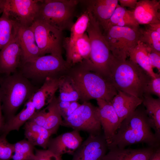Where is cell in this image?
<instances>
[{
	"label": "cell",
	"instance_id": "obj_1",
	"mask_svg": "<svg viewBox=\"0 0 160 160\" xmlns=\"http://www.w3.org/2000/svg\"><path fill=\"white\" fill-rule=\"evenodd\" d=\"M145 107L142 104L120 124L108 149L126 147L139 143L148 146L160 147V140L152 130Z\"/></svg>",
	"mask_w": 160,
	"mask_h": 160
},
{
	"label": "cell",
	"instance_id": "obj_2",
	"mask_svg": "<svg viewBox=\"0 0 160 160\" xmlns=\"http://www.w3.org/2000/svg\"><path fill=\"white\" fill-rule=\"evenodd\" d=\"M73 68L67 76L83 101L101 99L111 103L118 91L109 79L81 64Z\"/></svg>",
	"mask_w": 160,
	"mask_h": 160
},
{
	"label": "cell",
	"instance_id": "obj_3",
	"mask_svg": "<svg viewBox=\"0 0 160 160\" xmlns=\"http://www.w3.org/2000/svg\"><path fill=\"white\" fill-rule=\"evenodd\" d=\"M151 78L129 59L119 60L113 57L109 66L108 78L117 91L142 99Z\"/></svg>",
	"mask_w": 160,
	"mask_h": 160
},
{
	"label": "cell",
	"instance_id": "obj_4",
	"mask_svg": "<svg viewBox=\"0 0 160 160\" xmlns=\"http://www.w3.org/2000/svg\"><path fill=\"white\" fill-rule=\"evenodd\" d=\"M35 92L34 87L22 73L0 76V97L5 121L15 115Z\"/></svg>",
	"mask_w": 160,
	"mask_h": 160
},
{
	"label": "cell",
	"instance_id": "obj_5",
	"mask_svg": "<svg viewBox=\"0 0 160 160\" xmlns=\"http://www.w3.org/2000/svg\"><path fill=\"white\" fill-rule=\"evenodd\" d=\"M88 11L90 20L86 33L90 40L91 49L88 62L83 64L91 70L109 78V67L113 56L99 24Z\"/></svg>",
	"mask_w": 160,
	"mask_h": 160
},
{
	"label": "cell",
	"instance_id": "obj_6",
	"mask_svg": "<svg viewBox=\"0 0 160 160\" xmlns=\"http://www.w3.org/2000/svg\"><path fill=\"white\" fill-rule=\"evenodd\" d=\"M79 3V0H41L36 19L62 31L70 30L74 23L75 9Z\"/></svg>",
	"mask_w": 160,
	"mask_h": 160
},
{
	"label": "cell",
	"instance_id": "obj_7",
	"mask_svg": "<svg viewBox=\"0 0 160 160\" xmlns=\"http://www.w3.org/2000/svg\"><path fill=\"white\" fill-rule=\"evenodd\" d=\"M140 28L120 27L110 23L101 28L109 48L115 58L119 60H127L130 52L139 41Z\"/></svg>",
	"mask_w": 160,
	"mask_h": 160
},
{
	"label": "cell",
	"instance_id": "obj_8",
	"mask_svg": "<svg viewBox=\"0 0 160 160\" xmlns=\"http://www.w3.org/2000/svg\"><path fill=\"white\" fill-rule=\"evenodd\" d=\"M20 68L24 76L35 80H45L70 68L62 55L52 54L39 56L25 62Z\"/></svg>",
	"mask_w": 160,
	"mask_h": 160
},
{
	"label": "cell",
	"instance_id": "obj_9",
	"mask_svg": "<svg viewBox=\"0 0 160 160\" xmlns=\"http://www.w3.org/2000/svg\"><path fill=\"white\" fill-rule=\"evenodd\" d=\"M61 126L86 132L89 135L101 134L97 107L88 101L83 102L71 114L64 119Z\"/></svg>",
	"mask_w": 160,
	"mask_h": 160
},
{
	"label": "cell",
	"instance_id": "obj_10",
	"mask_svg": "<svg viewBox=\"0 0 160 160\" xmlns=\"http://www.w3.org/2000/svg\"><path fill=\"white\" fill-rule=\"evenodd\" d=\"M31 27L42 56L46 54L62 55L64 39L63 31L37 19Z\"/></svg>",
	"mask_w": 160,
	"mask_h": 160
},
{
	"label": "cell",
	"instance_id": "obj_11",
	"mask_svg": "<svg viewBox=\"0 0 160 160\" xmlns=\"http://www.w3.org/2000/svg\"><path fill=\"white\" fill-rule=\"evenodd\" d=\"M41 0H5L3 13L15 23L30 26L37 17Z\"/></svg>",
	"mask_w": 160,
	"mask_h": 160
},
{
	"label": "cell",
	"instance_id": "obj_12",
	"mask_svg": "<svg viewBox=\"0 0 160 160\" xmlns=\"http://www.w3.org/2000/svg\"><path fill=\"white\" fill-rule=\"evenodd\" d=\"M108 149L103 135H89L75 152L71 160H102Z\"/></svg>",
	"mask_w": 160,
	"mask_h": 160
},
{
	"label": "cell",
	"instance_id": "obj_13",
	"mask_svg": "<svg viewBox=\"0 0 160 160\" xmlns=\"http://www.w3.org/2000/svg\"><path fill=\"white\" fill-rule=\"evenodd\" d=\"M23 62V51L15 33L11 40L0 51V74L14 73Z\"/></svg>",
	"mask_w": 160,
	"mask_h": 160
},
{
	"label": "cell",
	"instance_id": "obj_14",
	"mask_svg": "<svg viewBox=\"0 0 160 160\" xmlns=\"http://www.w3.org/2000/svg\"><path fill=\"white\" fill-rule=\"evenodd\" d=\"M96 100L99 118L108 145L111 143L120 125L119 119L111 103L101 99Z\"/></svg>",
	"mask_w": 160,
	"mask_h": 160
},
{
	"label": "cell",
	"instance_id": "obj_15",
	"mask_svg": "<svg viewBox=\"0 0 160 160\" xmlns=\"http://www.w3.org/2000/svg\"><path fill=\"white\" fill-rule=\"evenodd\" d=\"M79 132L73 130L55 138H50L47 149L60 156L65 154L73 155L82 142V139Z\"/></svg>",
	"mask_w": 160,
	"mask_h": 160
},
{
	"label": "cell",
	"instance_id": "obj_16",
	"mask_svg": "<svg viewBox=\"0 0 160 160\" xmlns=\"http://www.w3.org/2000/svg\"><path fill=\"white\" fill-rule=\"evenodd\" d=\"M63 47L66 50V61L70 68L76 64L88 62L91 47L90 40L86 32L73 42H63Z\"/></svg>",
	"mask_w": 160,
	"mask_h": 160
},
{
	"label": "cell",
	"instance_id": "obj_17",
	"mask_svg": "<svg viewBox=\"0 0 160 160\" xmlns=\"http://www.w3.org/2000/svg\"><path fill=\"white\" fill-rule=\"evenodd\" d=\"M15 24V35L23 51V63L42 56L31 26H22Z\"/></svg>",
	"mask_w": 160,
	"mask_h": 160
},
{
	"label": "cell",
	"instance_id": "obj_18",
	"mask_svg": "<svg viewBox=\"0 0 160 160\" xmlns=\"http://www.w3.org/2000/svg\"><path fill=\"white\" fill-rule=\"evenodd\" d=\"M98 22L101 28L110 19L118 4V0H79Z\"/></svg>",
	"mask_w": 160,
	"mask_h": 160
},
{
	"label": "cell",
	"instance_id": "obj_19",
	"mask_svg": "<svg viewBox=\"0 0 160 160\" xmlns=\"http://www.w3.org/2000/svg\"><path fill=\"white\" fill-rule=\"evenodd\" d=\"M160 1L140 0L133 9L134 17L140 24L160 23Z\"/></svg>",
	"mask_w": 160,
	"mask_h": 160
},
{
	"label": "cell",
	"instance_id": "obj_20",
	"mask_svg": "<svg viewBox=\"0 0 160 160\" xmlns=\"http://www.w3.org/2000/svg\"><path fill=\"white\" fill-rule=\"evenodd\" d=\"M158 147L148 146L139 149L113 148L108 149L109 151L102 160H150Z\"/></svg>",
	"mask_w": 160,
	"mask_h": 160
},
{
	"label": "cell",
	"instance_id": "obj_21",
	"mask_svg": "<svg viewBox=\"0 0 160 160\" xmlns=\"http://www.w3.org/2000/svg\"><path fill=\"white\" fill-rule=\"evenodd\" d=\"M60 80V78L47 77L41 87L34 93L31 98L36 111L41 110L53 100L58 89Z\"/></svg>",
	"mask_w": 160,
	"mask_h": 160
},
{
	"label": "cell",
	"instance_id": "obj_22",
	"mask_svg": "<svg viewBox=\"0 0 160 160\" xmlns=\"http://www.w3.org/2000/svg\"><path fill=\"white\" fill-rule=\"evenodd\" d=\"M142 99L118 91L111 103L116 112L120 124L142 104Z\"/></svg>",
	"mask_w": 160,
	"mask_h": 160
},
{
	"label": "cell",
	"instance_id": "obj_23",
	"mask_svg": "<svg viewBox=\"0 0 160 160\" xmlns=\"http://www.w3.org/2000/svg\"><path fill=\"white\" fill-rule=\"evenodd\" d=\"M24 135L25 138L34 146H39L46 149L52 135L43 127L38 125L29 121L24 126Z\"/></svg>",
	"mask_w": 160,
	"mask_h": 160
},
{
	"label": "cell",
	"instance_id": "obj_24",
	"mask_svg": "<svg viewBox=\"0 0 160 160\" xmlns=\"http://www.w3.org/2000/svg\"><path fill=\"white\" fill-rule=\"evenodd\" d=\"M36 112L35 108L31 97L26 102L23 108L19 113L5 121L1 134L7 135L12 131H18L20 127L27 121Z\"/></svg>",
	"mask_w": 160,
	"mask_h": 160
},
{
	"label": "cell",
	"instance_id": "obj_25",
	"mask_svg": "<svg viewBox=\"0 0 160 160\" xmlns=\"http://www.w3.org/2000/svg\"><path fill=\"white\" fill-rule=\"evenodd\" d=\"M142 100L151 127L160 138V98H154L151 95L144 94Z\"/></svg>",
	"mask_w": 160,
	"mask_h": 160
},
{
	"label": "cell",
	"instance_id": "obj_26",
	"mask_svg": "<svg viewBox=\"0 0 160 160\" xmlns=\"http://www.w3.org/2000/svg\"><path fill=\"white\" fill-rule=\"evenodd\" d=\"M149 47L139 41L136 46L130 52L129 59L137 64L151 78H155L160 73L154 72L149 61Z\"/></svg>",
	"mask_w": 160,
	"mask_h": 160
},
{
	"label": "cell",
	"instance_id": "obj_27",
	"mask_svg": "<svg viewBox=\"0 0 160 160\" xmlns=\"http://www.w3.org/2000/svg\"><path fill=\"white\" fill-rule=\"evenodd\" d=\"M107 23L120 27L140 28L139 24L134 17L133 10H127L125 8L121 7L118 4L106 24Z\"/></svg>",
	"mask_w": 160,
	"mask_h": 160
},
{
	"label": "cell",
	"instance_id": "obj_28",
	"mask_svg": "<svg viewBox=\"0 0 160 160\" xmlns=\"http://www.w3.org/2000/svg\"><path fill=\"white\" fill-rule=\"evenodd\" d=\"M46 108V119L43 127L52 135L55 134L63 122L58 105V99L55 97Z\"/></svg>",
	"mask_w": 160,
	"mask_h": 160
},
{
	"label": "cell",
	"instance_id": "obj_29",
	"mask_svg": "<svg viewBox=\"0 0 160 160\" xmlns=\"http://www.w3.org/2000/svg\"><path fill=\"white\" fill-rule=\"evenodd\" d=\"M90 20L89 13L87 9L78 18L70 29L69 37L64 38L63 41L71 43L83 36L86 32Z\"/></svg>",
	"mask_w": 160,
	"mask_h": 160
},
{
	"label": "cell",
	"instance_id": "obj_30",
	"mask_svg": "<svg viewBox=\"0 0 160 160\" xmlns=\"http://www.w3.org/2000/svg\"><path fill=\"white\" fill-rule=\"evenodd\" d=\"M59 101L72 102L80 99L79 94L71 81L67 76L60 77L59 88Z\"/></svg>",
	"mask_w": 160,
	"mask_h": 160
},
{
	"label": "cell",
	"instance_id": "obj_31",
	"mask_svg": "<svg viewBox=\"0 0 160 160\" xmlns=\"http://www.w3.org/2000/svg\"><path fill=\"white\" fill-rule=\"evenodd\" d=\"M15 25L14 23L2 13L0 17V51L14 36Z\"/></svg>",
	"mask_w": 160,
	"mask_h": 160
},
{
	"label": "cell",
	"instance_id": "obj_32",
	"mask_svg": "<svg viewBox=\"0 0 160 160\" xmlns=\"http://www.w3.org/2000/svg\"><path fill=\"white\" fill-rule=\"evenodd\" d=\"M14 154L13 160H34V146L27 140H23L13 144Z\"/></svg>",
	"mask_w": 160,
	"mask_h": 160
},
{
	"label": "cell",
	"instance_id": "obj_33",
	"mask_svg": "<svg viewBox=\"0 0 160 160\" xmlns=\"http://www.w3.org/2000/svg\"><path fill=\"white\" fill-rule=\"evenodd\" d=\"M139 41L145 44L151 49L160 52V34L147 28H140Z\"/></svg>",
	"mask_w": 160,
	"mask_h": 160
},
{
	"label": "cell",
	"instance_id": "obj_34",
	"mask_svg": "<svg viewBox=\"0 0 160 160\" xmlns=\"http://www.w3.org/2000/svg\"><path fill=\"white\" fill-rule=\"evenodd\" d=\"M7 136L4 134L0 135V160H10L14 153L13 144L7 141Z\"/></svg>",
	"mask_w": 160,
	"mask_h": 160
},
{
	"label": "cell",
	"instance_id": "obj_35",
	"mask_svg": "<svg viewBox=\"0 0 160 160\" xmlns=\"http://www.w3.org/2000/svg\"><path fill=\"white\" fill-rule=\"evenodd\" d=\"M144 94L155 95L160 98V73L155 78H150L145 89Z\"/></svg>",
	"mask_w": 160,
	"mask_h": 160
},
{
	"label": "cell",
	"instance_id": "obj_36",
	"mask_svg": "<svg viewBox=\"0 0 160 160\" xmlns=\"http://www.w3.org/2000/svg\"><path fill=\"white\" fill-rule=\"evenodd\" d=\"M34 160H63L61 156H58L48 149L35 150Z\"/></svg>",
	"mask_w": 160,
	"mask_h": 160
},
{
	"label": "cell",
	"instance_id": "obj_37",
	"mask_svg": "<svg viewBox=\"0 0 160 160\" xmlns=\"http://www.w3.org/2000/svg\"><path fill=\"white\" fill-rule=\"evenodd\" d=\"M46 108L36 111L33 115L28 120L38 125L44 127L46 121Z\"/></svg>",
	"mask_w": 160,
	"mask_h": 160
},
{
	"label": "cell",
	"instance_id": "obj_38",
	"mask_svg": "<svg viewBox=\"0 0 160 160\" xmlns=\"http://www.w3.org/2000/svg\"><path fill=\"white\" fill-rule=\"evenodd\" d=\"M148 56L150 64L153 68H155L160 72V52L149 48Z\"/></svg>",
	"mask_w": 160,
	"mask_h": 160
},
{
	"label": "cell",
	"instance_id": "obj_39",
	"mask_svg": "<svg viewBox=\"0 0 160 160\" xmlns=\"http://www.w3.org/2000/svg\"><path fill=\"white\" fill-rule=\"evenodd\" d=\"M77 101L71 102L67 109L61 114V116L65 119L71 114L80 105Z\"/></svg>",
	"mask_w": 160,
	"mask_h": 160
},
{
	"label": "cell",
	"instance_id": "obj_40",
	"mask_svg": "<svg viewBox=\"0 0 160 160\" xmlns=\"http://www.w3.org/2000/svg\"><path fill=\"white\" fill-rule=\"evenodd\" d=\"M120 6L123 7H128L133 9L135 8L137 2V0H119Z\"/></svg>",
	"mask_w": 160,
	"mask_h": 160
},
{
	"label": "cell",
	"instance_id": "obj_41",
	"mask_svg": "<svg viewBox=\"0 0 160 160\" xmlns=\"http://www.w3.org/2000/svg\"><path fill=\"white\" fill-rule=\"evenodd\" d=\"M70 103L69 102L59 101L58 99V105L61 115L67 109Z\"/></svg>",
	"mask_w": 160,
	"mask_h": 160
},
{
	"label": "cell",
	"instance_id": "obj_42",
	"mask_svg": "<svg viewBox=\"0 0 160 160\" xmlns=\"http://www.w3.org/2000/svg\"><path fill=\"white\" fill-rule=\"evenodd\" d=\"M5 121L4 116L2 114V111L1 108V101L0 97V134H2Z\"/></svg>",
	"mask_w": 160,
	"mask_h": 160
},
{
	"label": "cell",
	"instance_id": "obj_43",
	"mask_svg": "<svg viewBox=\"0 0 160 160\" xmlns=\"http://www.w3.org/2000/svg\"><path fill=\"white\" fill-rule=\"evenodd\" d=\"M147 28L160 34V23L149 24Z\"/></svg>",
	"mask_w": 160,
	"mask_h": 160
},
{
	"label": "cell",
	"instance_id": "obj_44",
	"mask_svg": "<svg viewBox=\"0 0 160 160\" xmlns=\"http://www.w3.org/2000/svg\"><path fill=\"white\" fill-rule=\"evenodd\" d=\"M150 160H160V148L158 147Z\"/></svg>",
	"mask_w": 160,
	"mask_h": 160
},
{
	"label": "cell",
	"instance_id": "obj_45",
	"mask_svg": "<svg viewBox=\"0 0 160 160\" xmlns=\"http://www.w3.org/2000/svg\"><path fill=\"white\" fill-rule=\"evenodd\" d=\"M5 0H0V14L3 13Z\"/></svg>",
	"mask_w": 160,
	"mask_h": 160
}]
</instances>
